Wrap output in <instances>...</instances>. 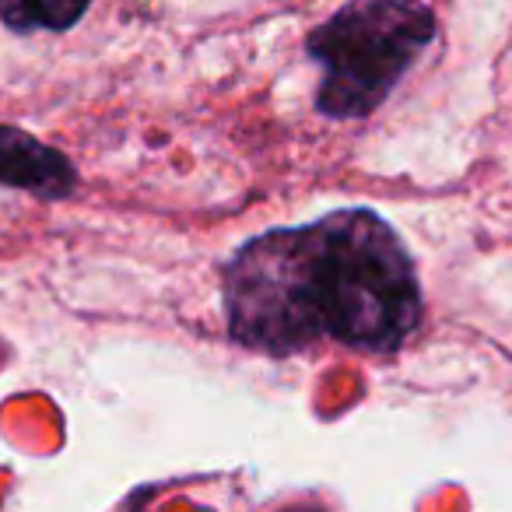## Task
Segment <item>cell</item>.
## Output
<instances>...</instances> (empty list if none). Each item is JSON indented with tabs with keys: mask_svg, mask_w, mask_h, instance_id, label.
<instances>
[{
	"mask_svg": "<svg viewBox=\"0 0 512 512\" xmlns=\"http://www.w3.org/2000/svg\"><path fill=\"white\" fill-rule=\"evenodd\" d=\"M228 330L267 355L320 341L393 351L421 316L418 274L376 211L348 207L249 239L225 267Z\"/></svg>",
	"mask_w": 512,
	"mask_h": 512,
	"instance_id": "cell-1",
	"label": "cell"
},
{
	"mask_svg": "<svg viewBox=\"0 0 512 512\" xmlns=\"http://www.w3.org/2000/svg\"><path fill=\"white\" fill-rule=\"evenodd\" d=\"M432 36L425 0H351L309 36V57L323 64L320 109L341 120L376 113Z\"/></svg>",
	"mask_w": 512,
	"mask_h": 512,
	"instance_id": "cell-2",
	"label": "cell"
},
{
	"mask_svg": "<svg viewBox=\"0 0 512 512\" xmlns=\"http://www.w3.org/2000/svg\"><path fill=\"white\" fill-rule=\"evenodd\" d=\"M0 183L57 200L74 190V169L60 151L46 148L25 130L0 127Z\"/></svg>",
	"mask_w": 512,
	"mask_h": 512,
	"instance_id": "cell-3",
	"label": "cell"
},
{
	"mask_svg": "<svg viewBox=\"0 0 512 512\" xmlns=\"http://www.w3.org/2000/svg\"><path fill=\"white\" fill-rule=\"evenodd\" d=\"M92 0H0V18L18 32H64L88 11Z\"/></svg>",
	"mask_w": 512,
	"mask_h": 512,
	"instance_id": "cell-4",
	"label": "cell"
}]
</instances>
